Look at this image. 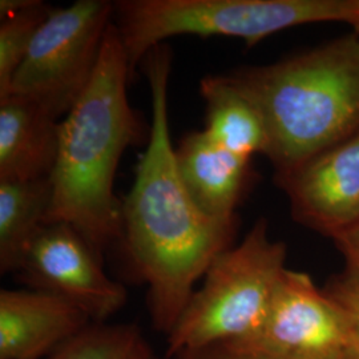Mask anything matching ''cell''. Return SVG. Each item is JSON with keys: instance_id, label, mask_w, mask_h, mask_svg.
Returning <instances> with one entry per match:
<instances>
[{"instance_id": "obj_7", "label": "cell", "mask_w": 359, "mask_h": 359, "mask_svg": "<svg viewBox=\"0 0 359 359\" xmlns=\"http://www.w3.org/2000/svg\"><path fill=\"white\" fill-rule=\"evenodd\" d=\"M243 344L281 359H353L339 306L308 273L285 269L268 316Z\"/></svg>"}, {"instance_id": "obj_17", "label": "cell", "mask_w": 359, "mask_h": 359, "mask_svg": "<svg viewBox=\"0 0 359 359\" xmlns=\"http://www.w3.org/2000/svg\"><path fill=\"white\" fill-rule=\"evenodd\" d=\"M325 292L341 309L346 321L353 359H359V281L344 274L329 283Z\"/></svg>"}, {"instance_id": "obj_3", "label": "cell", "mask_w": 359, "mask_h": 359, "mask_svg": "<svg viewBox=\"0 0 359 359\" xmlns=\"http://www.w3.org/2000/svg\"><path fill=\"white\" fill-rule=\"evenodd\" d=\"M226 80L261 116L264 156L276 175L359 130V38L355 34L262 67L241 68Z\"/></svg>"}, {"instance_id": "obj_11", "label": "cell", "mask_w": 359, "mask_h": 359, "mask_svg": "<svg viewBox=\"0 0 359 359\" xmlns=\"http://www.w3.org/2000/svg\"><path fill=\"white\" fill-rule=\"evenodd\" d=\"M180 177L193 201L212 217H237L250 160L213 142L205 130L192 132L175 148Z\"/></svg>"}, {"instance_id": "obj_4", "label": "cell", "mask_w": 359, "mask_h": 359, "mask_svg": "<svg viewBox=\"0 0 359 359\" xmlns=\"http://www.w3.org/2000/svg\"><path fill=\"white\" fill-rule=\"evenodd\" d=\"M351 0H118L115 23L130 80L147 53L180 35L243 39L253 47L292 27L345 22Z\"/></svg>"}, {"instance_id": "obj_18", "label": "cell", "mask_w": 359, "mask_h": 359, "mask_svg": "<svg viewBox=\"0 0 359 359\" xmlns=\"http://www.w3.org/2000/svg\"><path fill=\"white\" fill-rule=\"evenodd\" d=\"M172 359H281L237 342L184 351Z\"/></svg>"}, {"instance_id": "obj_12", "label": "cell", "mask_w": 359, "mask_h": 359, "mask_svg": "<svg viewBox=\"0 0 359 359\" xmlns=\"http://www.w3.org/2000/svg\"><path fill=\"white\" fill-rule=\"evenodd\" d=\"M60 120L35 102L0 100V181L51 177L59 152Z\"/></svg>"}, {"instance_id": "obj_1", "label": "cell", "mask_w": 359, "mask_h": 359, "mask_svg": "<svg viewBox=\"0 0 359 359\" xmlns=\"http://www.w3.org/2000/svg\"><path fill=\"white\" fill-rule=\"evenodd\" d=\"M152 96V126L123 203V241L149 287L156 330L169 334L213 261L231 248L238 218L206 215L180 177L168 118L172 51L156 46L144 57Z\"/></svg>"}, {"instance_id": "obj_13", "label": "cell", "mask_w": 359, "mask_h": 359, "mask_svg": "<svg viewBox=\"0 0 359 359\" xmlns=\"http://www.w3.org/2000/svg\"><path fill=\"white\" fill-rule=\"evenodd\" d=\"M51 177L0 181V273L19 271L31 244L46 225Z\"/></svg>"}, {"instance_id": "obj_5", "label": "cell", "mask_w": 359, "mask_h": 359, "mask_svg": "<svg viewBox=\"0 0 359 359\" xmlns=\"http://www.w3.org/2000/svg\"><path fill=\"white\" fill-rule=\"evenodd\" d=\"M286 259V245L273 241L259 218L241 244L213 261L173 330L167 359L184 351L246 341L265 321Z\"/></svg>"}, {"instance_id": "obj_10", "label": "cell", "mask_w": 359, "mask_h": 359, "mask_svg": "<svg viewBox=\"0 0 359 359\" xmlns=\"http://www.w3.org/2000/svg\"><path fill=\"white\" fill-rule=\"evenodd\" d=\"M93 323L63 297L43 290L0 292V359H43Z\"/></svg>"}, {"instance_id": "obj_2", "label": "cell", "mask_w": 359, "mask_h": 359, "mask_svg": "<svg viewBox=\"0 0 359 359\" xmlns=\"http://www.w3.org/2000/svg\"><path fill=\"white\" fill-rule=\"evenodd\" d=\"M129 81L128 55L112 23L88 87L60 121L51 173L46 225L74 228L102 261L107 249L123 240V203L114 192L116 169L142 133L129 104Z\"/></svg>"}, {"instance_id": "obj_15", "label": "cell", "mask_w": 359, "mask_h": 359, "mask_svg": "<svg viewBox=\"0 0 359 359\" xmlns=\"http://www.w3.org/2000/svg\"><path fill=\"white\" fill-rule=\"evenodd\" d=\"M50 359H154L151 346L133 325L90 323Z\"/></svg>"}, {"instance_id": "obj_16", "label": "cell", "mask_w": 359, "mask_h": 359, "mask_svg": "<svg viewBox=\"0 0 359 359\" xmlns=\"http://www.w3.org/2000/svg\"><path fill=\"white\" fill-rule=\"evenodd\" d=\"M50 4L28 0L22 8L1 16L0 25V100L10 95L13 77L23 63L39 28L50 16Z\"/></svg>"}, {"instance_id": "obj_14", "label": "cell", "mask_w": 359, "mask_h": 359, "mask_svg": "<svg viewBox=\"0 0 359 359\" xmlns=\"http://www.w3.org/2000/svg\"><path fill=\"white\" fill-rule=\"evenodd\" d=\"M200 93L205 102L206 127L204 130L213 142L252 160L264 154L266 130L256 108L224 75L204 77Z\"/></svg>"}, {"instance_id": "obj_6", "label": "cell", "mask_w": 359, "mask_h": 359, "mask_svg": "<svg viewBox=\"0 0 359 359\" xmlns=\"http://www.w3.org/2000/svg\"><path fill=\"white\" fill-rule=\"evenodd\" d=\"M114 15L115 1L108 0L53 7L13 77L10 95L35 102L59 120L65 117L90 84Z\"/></svg>"}, {"instance_id": "obj_8", "label": "cell", "mask_w": 359, "mask_h": 359, "mask_svg": "<svg viewBox=\"0 0 359 359\" xmlns=\"http://www.w3.org/2000/svg\"><path fill=\"white\" fill-rule=\"evenodd\" d=\"M18 273L31 289L63 297L93 323H103L127 302L126 287L105 274L103 261L65 224L41 228Z\"/></svg>"}, {"instance_id": "obj_20", "label": "cell", "mask_w": 359, "mask_h": 359, "mask_svg": "<svg viewBox=\"0 0 359 359\" xmlns=\"http://www.w3.org/2000/svg\"><path fill=\"white\" fill-rule=\"evenodd\" d=\"M347 23L354 28V34L359 38V0H351V11Z\"/></svg>"}, {"instance_id": "obj_9", "label": "cell", "mask_w": 359, "mask_h": 359, "mask_svg": "<svg viewBox=\"0 0 359 359\" xmlns=\"http://www.w3.org/2000/svg\"><path fill=\"white\" fill-rule=\"evenodd\" d=\"M276 181L293 219L333 240L359 221V130Z\"/></svg>"}, {"instance_id": "obj_19", "label": "cell", "mask_w": 359, "mask_h": 359, "mask_svg": "<svg viewBox=\"0 0 359 359\" xmlns=\"http://www.w3.org/2000/svg\"><path fill=\"white\" fill-rule=\"evenodd\" d=\"M346 264L345 274L359 281V221L333 238Z\"/></svg>"}]
</instances>
